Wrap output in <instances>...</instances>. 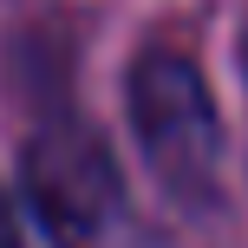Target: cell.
<instances>
[{
    "instance_id": "7a4b0ae2",
    "label": "cell",
    "mask_w": 248,
    "mask_h": 248,
    "mask_svg": "<svg viewBox=\"0 0 248 248\" xmlns=\"http://www.w3.org/2000/svg\"><path fill=\"white\" fill-rule=\"evenodd\" d=\"M124 111H131L144 170L157 176V189L176 209H209L222 196V118H216V98L189 52L170 46L137 52Z\"/></svg>"
},
{
    "instance_id": "6da1fadb",
    "label": "cell",
    "mask_w": 248,
    "mask_h": 248,
    "mask_svg": "<svg viewBox=\"0 0 248 248\" xmlns=\"http://www.w3.org/2000/svg\"><path fill=\"white\" fill-rule=\"evenodd\" d=\"M20 189L52 248H137L124 170L85 118H46L20 144Z\"/></svg>"
},
{
    "instance_id": "3957f363",
    "label": "cell",
    "mask_w": 248,
    "mask_h": 248,
    "mask_svg": "<svg viewBox=\"0 0 248 248\" xmlns=\"http://www.w3.org/2000/svg\"><path fill=\"white\" fill-rule=\"evenodd\" d=\"M0 248H26V235H20V216H13L7 189H0Z\"/></svg>"
}]
</instances>
